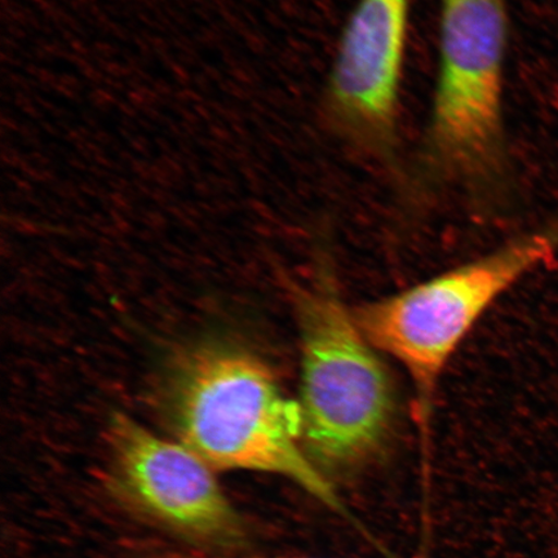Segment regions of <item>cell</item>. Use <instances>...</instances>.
<instances>
[{
    "label": "cell",
    "mask_w": 558,
    "mask_h": 558,
    "mask_svg": "<svg viewBox=\"0 0 558 558\" xmlns=\"http://www.w3.org/2000/svg\"><path fill=\"white\" fill-rule=\"evenodd\" d=\"M109 442L118 484L140 511L190 538L211 543L241 538L240 515L213 466L197 452L122 414L110 423Z\"/></svg>",
    "instance_id": "cell-6"
},
{
    "label": "cell",
    "mask_w": 558,
    "mask_h": 558,
    "mask_svg": "<svg viewBox=\"0 0 558 558\" xmlns=\"http://www.w3.org/2000/svg\"><path fill=\"white\" fill-rule=\"evenodd\" d=\"M296 308L304 451L324 474L352 471L376 456L388 437L395 407L388 374L329 270L300 286Z\"/></svg>",
    "instance_id": "cell-2"
},
{
    "label": "cell",
    "mask_w": 558,
    "mask_h": 558,
    "mask_svg": "<svg viewBox=\"0 0 558 558\" xmlns=\"http://www.w3.org/2000/svg\"><path fill=\"white\" fill-rule=\"evenodd\" d=\"M557 247L558 233L529 235L353 313L369 343L392 355L410 375L424 434L439 375L452 353L488 306L530 270L553 259Z\"/></svg>",
    "instance_id": "cell-4"
},
{
    "label": "cell",
    "mask_w": 558,
    "mask_h": 558,
    "mask_svg": "<svg viewBox=\"0 0 558 558\" xmlns=\"http://www.w3.org/2000/svg\"><path fill=\"white\" fill-rule=\"evenodd\" d=\"M173 416L181 442L214 470L278 474L355 522L303 448L300 404L264 362L242 349L206 347L181 367Z\"/></svg>",
    "instance_id": "cell-1"
},
{
    "label": "cell",
    "mask_w": 558,
    "mask_h": 558,
    "mask_svg": "<svg viewBox=\"0 0 558 558\" xmlns=\"http://www.w3.org/2000/svg\"><path fill=\"white\" fill-rule=\"evenodd\" d=\"M439 26L427 155L438 177L483 197L505 172V0H441Z\"/></svg>",
    "instance_id": "cell-3"
},
{
    "label": "cell",
    "mask_w": 558,
    "mask_h": 558,
    "mask_svg": "<svg viewBox=\"0 0 558 558\" xmlns=\"http://www.w3.org/2000/svg\"><path fill=\"white\" fill-rule=\"evenodd\" d=\"M409 10L410 0H360L327 89V107L341 136L380 160L396 155Z\"/></svg>",
    "instance_id": "cell-5"
}]
</instances>
